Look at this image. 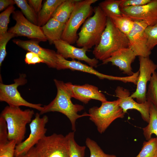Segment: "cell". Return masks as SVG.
I'll return each instance as SVG.
<instances>
[{"label": "cell", "mask_w": 157, "mask_h": 157, "mask_svg": "<svg viewBox=\"0 0 157 157\" xmlns=\"http://www.w3.org/2000/svg\"><path fill=\"white\" fill-rule=\"evenodd\" d=\"M54 81L57 92L54 99L47 105L43 106L40 112V115L51 112L60 113L66 116L70 121L73 131H76V122L78 118L84 116H89L86 113L82 115L78 113L84 109L81 105L74 104L72 101L71 92L63 81L55 79Z\"/></svg>", "instance_id": "cell-1"}, {"label": "cell", "mask_w": 157, "mask_h": 157, "mask_svg": "<svg viewBox=\"0 0 157 157\" xmlns=\"http://www.w3.org/2000/svg\"><path fill=\"white\" fill-rule=\"evenodd\" d=\"M129 45L127 36L116 27L110 17H107L106 27L92 53L96 58L102 61L117 51L129 47Z\"/></svg>", "instance_id": "cell-2"}, {"label": "cell", "mask_w": 157, "mask_h": 157, "mask_svg": "<svg viewBox=\"0 0 157 157\" xmlns=\"http://www.w3.org/2000/svg\"><path fill=\"white\" fill-rule=\"evenodd\" d=\"M93 12L94 15L83 23L76 42L78 47L88 50L99 43L107 21V17L99 6L93 8Z\"/></svg>", "instance_id": "cell-3"}, {"label": "cell", "mask_w": 157, "mask_h": 157, "mask_svg": "<svg viewBox=\"0 0 157 157\" xmlns=\"http://www.w3.org/2000/svg\"><path fill=\"white\" fill-rule=\"evenodd\" d=\"M34 114L33 110L27 109L23 110L19 107L8 106L4 108L0 116L6 122L9 140H15L17 145L23 141L26 126L31 122Z\"/></svg>", "instance_id": "cell-4"}, {"label": "cell", "mask_w": 157, "mask_h": 157, "mask_svg": "<svg viewBox=\"0 0 157 157\" xmlns=\"http://www.w3.org/2000/svg\"><path fill=\"white\" fill-rule=\"evenodd\" d=\"M97 0H79L76 3L65 24L61 39L71 44L76 43L78 38V30L92 14V5Z\"/></svg>", "instance_id": "cell-5"}, {"label": "cell", "mask_w": 157, "mask_h": 157, "mask_svg": "<svg viewBox=\"0 0 157 157\" xmlns=\"http://www.w3.org/2000/svg\"><path fill=\"white\" fill-rule=\"evenodd\" d=\"M88 112L90 120L94 123L100 134L104 133L115 120L123 118L125 114L119 106L117 99L101 102L100 107H91Z\"/></svg>", "instance_id": "cell-6"}, {"label": "cell", "mask_w": 157, "mask_h": 157, "mask_svg": "<svg viewBox=\"0 0 157 157\" xmlns=\"http://www.w3.org/2000/svg\"><path fill=\"white\" fill-rule=\"evenodd\" d=\"M37 157H70L69 147L65 135L54 133L45 136L35 146Z\"/></svg>", "instance_id": "cell-7"}, {"label": "cell", "mask_w": 157, "mask_h": 157, "mask_svg": "<svg viewBox=\"0 0 157 157\" xmlns=\"http://www.w3.org/2000/svg\"><path fill=\"white\" fill-rule=\"evenodd\" d=\"M26 77L25 74H22L18 78L14 80L13 83L6 85L0 83V101L6 102L10 106H25L40 112L43 108L42 104H33L26 101L21 96L17 89L19 86L24 85L27 83Z\"/></svg>", "instance_id": "cell-8"}, {"label": "cell", "mask_w": 157, "mask_h": 157, "mask_svg": "<svg viewBox=\"0 0 157 157\" xmlns=\"http://www.w3.org/2000/svg\"><path fill=\"white\" fill-rule=\"evenodd\" d=\"M40 115V113L35 114V118L29 124L30 134L26 140L16 145L14 157L26 154L46 136L47 129L45 126L48 117L46 115L41 117Z\"/></svg>", "instance_id": "cell-9"}, {"label": "cell", "mask_w": 157, "mask_h": 157, "mask_svg": "<svg viewBox=\"0 0 157 157\" xmlns=\"http://www.w3.org/2000/svg\"><path fill=\"white\" fill-rule=\"evenodd\" d=\"M140 67L139 74L135 91L131 95L133 99L135 98L137 102L143 103L147 100V84L150 81L152 75L157 68V65L150 59L149 57H139Z\"/></svg>", "instance_id": "cell-10"}, {"label": "cell", "mask_w": 157, "mask_h": 157, "mask_svg": "<svg viewBox=\"0 0 157 157\" xmlns=\"http://www.w3.org/2000/svg\"><path fill=\"white\" fill-rule=\"evenodd\" d=\"M12 17L16 23L14 26L8 29V32L15 34L16 36L26 37L39 42L47 40L41 27L29 21L21 11L15 10L12 14Z\"/></svg>", "instance_id": "cell-11"}, {"label": "cell", "mask_w": 157, "mask_h": 157, "mask_svg": "<svg viewBox=\"0 0 157 157\" xmlns=\"http://www.w3.org/2000/svg\"><path fill=\"white\" fill-rule=\"evenodd\" d=\"M58 70L69 69L72 71H78L93 74L101 79L120 81L124 83H134L135 81L134 75L125 77L114 76L105 74L95 70L93 67L87 65L75 60H68L57 53V66Z\"/></svg>", "instance_id": "cell-12"}, {"label": "cell", "mask_w": 157, "mask_h": 157, "mask_svg": "<svg viewBox=\"0 0 157 157\" xmlns=\"http://www.w3.org/2000/svg\"><path fill=\"white\" fill-rule=\"evenodd\" d=\"M122 16L133 21L144 22L148 26L157 22V0H151L144 5L120 8Z\"/></svg>", "instance_id": "cell-13"}, {"label": "cell", "mask_w": 157, "mask_h": 157, "mask_svg": "<svg viewBox=\"0 0 157 157\" xmlns=\"http://www.w3.org/2000/svg\"><path fill=\"white\" fill-rule=\"evenodd\" d=\"M134 21L132 29L127 35L129 40V47L134 52L136 56L149 57L151 51L147 47L144 33L148 25L142 21Z\"/></svg>", "instance_id": "cell-14"}, {"label": "cell", "mask_w": 157, "mask_h": 157, "mask_svg": "<svg viewBox=\"0 0 157 157\" xmlns=\"http://www.w3.org/2000/svg\"><path fill=\"white\" fill-rule=\"evenodd\" d=\"M116 96L119 106L124 113L129 109H135L140 112L142 118L145 122H149L150 117V109L151 102L148 100L143 103L135 101L131 97L129 90L120 86L115 90Z\"/></svg>", "instance_id": "cell-15"}, {"label": "cell", "mask_w": 157, "mask_h": 157, "mask_svg": "<svg viewBox=\"0 0 157 157\" xmlns=\"http://www.w3.org/2000/svg\"><path fill=\"white\" fill-rule=\"evenodd\" d=\"M53 44L57 53L65 59H76L85 61L92 67H97L98 60L95 58H91L87 56L86 52L88 49L83 47H75L61 39L55 41Z\"/></svg>", "instance_id": "cell-16"}, {"label": "cell", "mask_w": 157, "mask_h": 157, "mask_svg": "<svg viewBox=\"0 0 157 157\" xmlns=\"http://www.w3.org/2000/svg\"><path fill=\"white\" fill-rule=\"evenodd\" d=\"M14 43L24 49L38 55L49 67L56 68L57 53L54 50L43 48L39 44V41L33 40H24L14 39Z\"/></svg>", "instance_id": "cell-17"}, {"label": "cell", "mask_w": 157, "mask_h": 157, "mask_svg": "<svg viewBox=\"0 0 157 157\" xmlns=\"http://www.w3.org/2000/svg\"><path fill=\"white\" fill-rule=\"evenodd\" d=\"M71 90L72 98L87 104L91 99L103 102L107 101L105 95L100 92L98 87L88 84L80 85H73L71 83H65Z\"/></svg>", "instance_id": "cell-18"}, {"label": "cell", "mask_w": 157, "mask_h": 157, "mask_svg": "<svg viewBox=\"0 0 157 157\" xmlns=\"http://www.w3.org/2000/svg\"><path fill=\"white\" fill-rule=\"evenodd\" d=\"M136 56L135 53L129 48H123L114 53L109 58L103 60L102 64L110 62L113 65L119 67L123 74L131 76L134 73L132 71L131 64Z\"/></svg>", "instance_id": "cell-19"}, {"label": "cell", "mask_w": 157, "mask_h": 157, "mask_svg": "<svg viewBox=\"0 0 157 157\" xmlns=\"http://www.w3.org/2000/svg\"><path fill=\"white\" fill-rule=\"evenodd\" d=\"M65 24L62 23L52 17L41 27L43 32L50 44L61 39Z\"/></svg>", "instance_id": "cell-20"}, {"label": "cell", "mask_w": 157, "mask_h": 157, "mask_svg": "<svg viewBox=\"0 0 157 157\" xmlns=\"http://www.w3.org/2000/svg\"><path fill=\"white\" fill-rule=\"evenodd\" d=\"M65 0H47L38 14V25L42 27L52 18L57 8Z\"/></svg>", "instance_id": "cell-21"}, {"label": "cell", "mask_w": 157, "mask_h": 157, "mask_svg": "<svg viewBox=\"0 0 157 157\" xmlns=\"http://www.w3.org/2000/svg\"><path fill=\"white\" fill-rule=\"evenodd\" d=\"M79 0H65L58 7L52 17L60 22L65 24Z\"/></svg>", "instance_id": "cell-22"}, {"label": "cell", "mask_w": 157, "mask_h": 157, "mask_svg": "<svg viewBox=\"0 0 157 157\" xmlns=\"http://www.w3.org/2000/svg\"><path fill=\"white\" fill-rule=\"evenodd\" d=\"M143 134L147 141L152 137L153 134L157 138V109L151 103L150 109V117L148 124L142 128Z\"/></svg>", "instance_id": "cell-23"}, {"label": "cell", "mask_w": 157, "mask_h": 157, "mask_svg": "<svg viewBox=\"0 0 157 157\" xmlns=\"http://www.w3.org/2000/svg\"><path fill=\"white\" fill-rule=\"evenodd\" d=\"M121 0H105L100 2L99 6L107 17L110 15L122 16L120 5Z\"/></svg>", "instance_id": "cell-24"}, {"label": "cell", "mask_w": 157, "mask_h": 157, "mask_svg": "<svg viewBox=\"0 0 157 157\" xmlns=\"http://www.w3.org/2000/svg\"><path fill=\"white\" fill-rule=\"evenodd\" d=\"M119 31L126 36L132 29L134 21L131 19L123 16L110 15L109 17Z\"/></svg>", "instance_id": "cell-25"}, {"label": "cell", "mask_w": 157, "mask_h": 157, "mask_svg": "<svg viewBox=\"0 0 157 157\" xmlns=\"http://www.w3.org/2000/svg\"><path fill=\"white\" fill-rule=\"evenodd\" d=\"M136 157H157V138L144 142L141 150Z\"/></svg>", "instance_id": "cell-26"}, {"label": "cell", "mask_w": 157, "mask_h": 157, "mask_svg": "<svg viewBox=\"0 0 157 157\" xmlns=\"http://www.w3.org/2000/svg\"><path fill=\"white\" fill-rule=\"evenodd\" d=\"M75 132H70L66 135L69 147L70 157H84L86 146H80L76 143L74 139Z\"/></svg>", "instance_id": "cell-27"}, {"label": "cell", "mask_w": 157, "mask_h": 157, "mask_svg": "<svg viewBox=\"0 0 157 157\" xmlns=\"http://www.w3.org/2000/svg\"><path fill=\"white\" fill-rule=\"evenodd\" d=\"M25 17L30 22L38 25V16L25 0H14Z\"/></svg>", "instance_id": "cell-28"}, {"label": "cell", "mask_w": 157, "mask_h": 157, "mask_svg": "<svg viewBox=\"0 0 157 157\" xmlns=\"http://www.w3.org/2000/svg\"><path fill=\"white\" fill-rule=\"evenodd\" d=\"M147 100L150 101L157 109V73L153 74L147 92Z\"/></svg>", "instance_id": "cell-29"}, {"label": "cell", "mask_w": 157, "mask_h": 157, "mask_svg": "<svg viewBox=\"0 0 157 157\" xmlns=\"http://www.w3.org/2000/svg\"><path fill=\"white\" fill-rule=\"evenodd\" d=\"M85 142L90 151V157H116L115 155L105 153L95 141L89 138L86 139Z\"/></svg>", "instance_id": "cell-30"}, {"label": "cell", "mask_w": 157, "mask_h": 157, "mask_svg": "<svg viewBox=\"0 0 157 157\" xmlns=\"http://www.w3.org/2000/svg\"><path fill=\"white\" fill-rule=\"evenodd\" d=\"M144 33L147 47L151 51L157 45V22L153 25L147 26Z\"/></svg>", "instance_id": "cell-31"}, {"label": "cell", "mask_w": 157, "mask_h": 157, "mask_svg": "<svg viewBox=\"0 0 157 157\" xmlns=\"http://www.w3.org/2000/svg\"><path fill=\"white\" fill-rule=\"evenodd\" d=\"M15 8L10 6L0 14V35L7 33L8 31V25L9 22L10 17L11 14L15 11Z\"/></svg>", "instance_id": "cell-32"}, {"label": "cell", "mask_w": 157, "mask_h": 157, "mask_svg": "<svg viewBox=\"0 0 157 157\" xmlns=\"http://www.w3.org/2000/svg\"><path fill=\"white\" fill-rule=\"evenodd\" d=\"M17 145L16 142L14 140L0 144V157H14Z\"/></svg>", "instance_id": "cell-33"}, {"label": "cell", "mask_w": 157, "mask_h": 157, "mask_svg": "<svg viewBox=\"0 0 157 157\" xmlns=\"http://www.w3.org/2000/svg\"><path fill=\"white\" fill-rule=\"evenodd\" d=\"M16 36L15 34L8 31L3 35H0V66L7 54L6 47L7 43L11 39Z\"/></svg>", "instance_id": "cell-34"}, {"label": "cell", "mask_w": 157, "mask_h": 157, "mask_svg": "<svg viewBox=\"0 0 157 157\" xmlns=\"http://www.w3.org/2000/svg\"><path fill=\"white\" fill-rule=\"evenodd\" d=\"M9 141L6 122L4 119L0 116V144L6 143Z\"/></svg>", "instance_id": "cell-35"}, {"label": "cell", "mask_w": 157, "mask_h": 157, "mask_svg": "<svg viewBox=\"0 0 157 157\" xmlns=\"http://www.w3.org/2000/svg\"><path fill=\"white\" fill-rule=\"evenodd\" d=\"M151 0H121L120 8L146 4Z\"/></svg>", "instance_id": "cell-36"}, {"label": "cell", "mask_w": 157, "mask_h": 157, "mask_svg": "<svg viewBox=\"0 0 157 157\" xmlns=\"http://www.w3.org/2000/svg\"><path fill=\"white\" fill-rule=\"evenodd\" d=\"M25 63L28 65H35L40 63H44V61L35 53L31 52H27L24 59Z\"/></svg>", "instance_id": "cell-37"}, {"label": "cell", "mask_w": 157, "mask_h": 157, "mask_svg": "<svg viewBox=\"0 0 157 157\" xmlns=\"http://www.w3.org/2000/svg\"><path fill=\"white\" fill-rule=\"evenodd\" d=\"M28 3L34 12L38 15L42 6V0H28Z\"/></svg>", "instance_id": "cell-38"}, {"label": "cell", "mask_w": 157, "mask_h": 157, "mask_svg": "<svg viewBox=\"0 0 157 157\" xmlns=\"http://www.w3.org/2000/svg\"><path fill=\"white\" fill-rule=\"evenodd\" d=\"M15 4V1L13 0H0V11H1L10 6Z\"/></svg>", "instance_id": "cell-39"}, {"label": "cell", "mask_w": 157, "mask_h": 157, "mask_svg": "<svg viewBox=\"0 0 157 157\" xmlns=\"http://www.w3.org/2000/svg\"><path fill=\"white\" fill-rule=\"evenodd\" d=\"M17 157H37L35 147L31 148L26 154Z\"/></svg>", "instance_id": "cell-40"}]
</instances>
